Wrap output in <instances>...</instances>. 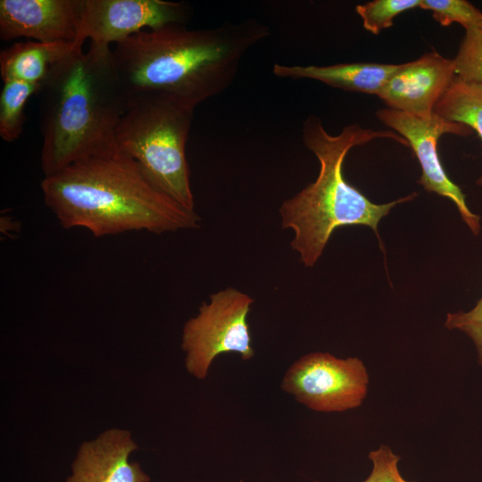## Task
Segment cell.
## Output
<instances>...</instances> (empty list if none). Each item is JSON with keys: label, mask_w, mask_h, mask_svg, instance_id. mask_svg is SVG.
<instances>
[{"label": "cell", "mask_w": 482, "mask_h": 482, "mask_svg": "<svg viewBox=\"0 0 482 482\" xmlns=\"http://www.w3.org/2000/svg\"><path fill=\"white\" fill-rule=\"evenodd\" d=\"M270 34L253 18L202 29L170 23L144 29L112 52L128 97L162 95L195 110L232 84L243 58Z\"/></svg>", "instance_id": "1"}, {"label": "cell", "mask_w": 482, "mask_h": 482, "mask_svg": "<svg viewBox=\"0 0 482 482\" xmlns=\"http://www.w3.org/2000/svg\"><path fill=\"white\" fill-rule=\"evenodd\" d=\"M46 205L64 229L96 237L131 231L154 234L196 229L200 217L155 188L120 153L90 156L44 177Z\"/></svg>", "instance_id": "2"}, {"label": "cell", "mask_w": 482, "mask_h": 482, "mask_svg": "<svg viewBox=\"0 0 482 482\" xmlns=\"http://www.w3.org/2000/svg\"><path fill=\"white\" fill-rule=\"evenodd\" d=\"M37 95L45 177L79 160L118 151L115 130L128 96L112 46L74 47L51 67Z\"/></svg>", "instance_id": "3"}, {"label": "cell", "mask_w": 482, "mask_h": 482, "mask_svg": "<svg viewBox=\"0 0 482 482\" xmlns=\"http://www.w3.org/2000/svg\"><path fill=\"white\" fill-rule=\"evenodd\" d=\"M376 138H389L409 146L394 131L372 130L358 124L345 125L340 133L331 135L319 117L311 115L303 121L302 139L320 162L316 179L279 208L281 226L294 231L291 247L305 267H312L321 256L332 233L345 226L364 225L378 235V226L398 204L413 200L417 193L386 204L370 201L345 179L343 165L349 151Z\"/></svg>", "instance_id": "4"}, {"label": "cell", "mask_w": 482, "mask_h": 482, "mask_svg": "<svg viewBox=\"0 0 482 482\" xmlns=\"http://www.w3.org/2000/svg\"><path fill=\"white\" fill-rule=\"evenodd\" d=\"M193 116L194 109L162 95L129 96L115 130V144L155 188L194 211L186 158Z\"/></svg>", "instance_id": "5"}, {"label": "cell", "mask_w": 482, "mask_h": 482, "mask_svg": "<svg viewBox=\"0 0 482 482\" xmlns=\"http://www.w3.org/2000/svg\"><path fill=\"white\" fill-rule=\"evenodd\" d=\"M253 303L249 295L228 287L212 294L198 314L185 323L181 348L191 375L204 379L213 360L221 353H237L244 361L253 357L247 321Z\"/></svg>", "instance_id": "6"}, {"label": "cell", "mask_w": 482, "mask_h": 482, "mask_svg": "<svg viewBox=\"0 0 482 482\" xmlns=\"http://www.w3.org/2000/svg\"><path fill=\"white\" fill-rule=\"evenodd\" d=\"M368 383V373L360 359L312 353L288 368L281 388L312 410L330 412L359 407Z\"/></svg>", "instance_id": "7"}, {"label": "cell", "mask_w": 482, "mask_h": 482, "mask_svg": "<svg viewBox=\"0 0 482 482\" xmlns=\"http://www.w3.org/2000/svg\"><path fill=\"white\" fill-rule=\"evenodd\" d=\"M378 119L403 137L412 149L421 168L418 183L428 192L450 199L457 207L462 220L474 235L481 229L480 216L468 207L461 187L445 172L437 152V142L444 134L466 137L471 129L466 125L447 120L435 112L421 118L391 108L377 111Z\"/></svg>", "instance_id": "8"}, {"label": "cell", "mask_w": 482, "mask_h": 482, "mask_svg": "<svg viewBox=\"0 0 482 482\" xmlns=\"http://www.w3.org/2000/svg\"><path fill=\"white\" fill-rule=\"evenodd\" d=\"M190 7L164 0H84L75 47L90 43L118 44L147 29L170 23L186 24Z\"/></svg>", "instance_id": "9"}, {"label": "cell", "mask_w": 482, "mask_h": 482, "mask_svg": "<svg viewBox=\"0 0 482 482\" xmlns=\"http://www.w3.org/2000/svg\"><path fill=\"white\" fill-rule=\"evenodd\" d=\"M455 78L453 59L431 51L400 64L378 96L388 108L428 118Z\"/></svg>", "instance_id": "10"}, {"label": "cell", "mask_w": 482, "mask_h": 482, "mask_svg": "<svg viewBox=\"0 0 482 482\" xmlns=\"http://www.w3.org/2000/svg\"><path fill=\"white\" fill-rule=\"evenodd\" d=\"M84 0H1L0 38L75 43Z\"/></svg>", "instance_id": "11"}, {"label": "cell", "mask_w": 482, "mask_h": 482, "mask_svg": "<svg viewBox=\"0 0 482 482\" xmlns=\"http://www.w3.org/2000/svg\"><path fill=\"white\" fill-rule=\"evenodd\" d=\"M137 445L128 430L112 428L82 443L66 482H150L137 461H129Z\"/></svg>", "instance_id": "12"}, {"label": "cell", "mask_w": 482, "mask_h": 482, "mask_svg": "<svg viewBox=\"0 0 482 482\" xmlns=\"http://www.w3.org/2000/svg\"><path fill=\"white\" fill-rule=\"evenodd\" d=\"M399 65L376 62H347L327 66L275 63L272 71L278 78L314 79L342 90L378 96Z\"/></svg>", "instance_id": "13"}, {"label": "cell", "mask_w": 482, "mask_h": 482, "mask_svg": "<svg viewBox=\"0 0 482 482\" xmlns=\"http://www.w3.org/2000/svg\"><path fill=\"white\" fill-rule=\"evenodd\" d=\"M74 47L69 42H16L0 52L1 78L40 86L51 67Z\"/></svg>", "instance_id": "14"}, {"label": "cell", "mask_w": 482, "mask_h": 482, "mask_svg": "<svg viewBox=\"0 0 482 482\" xmlns=\"http://www.w3.org/2000/svg\"><path fill=\"white\" fill-rule=\"evenodd\" d=\"M434 112L475 130L482 141V84L457 77L436 104ZM476 183L482 186V173Z\"/></svg>", "instance_id": "15"}, {"label": "cell", "mask_w": 482, "mask_h": 482, "mask_svg": "<svg viewBox=\"0 0 482 482\" xmlns=\"http://www.w3.org/2000/svg\"><path fill=\"white\" fill-rule=\"evenodd\" d=\"M39 85L19 80L4 81L0 93V136L6 142L19 138L25 121L24 109Z\"/></svg>", "instance_id": "16"}, {"label": "cell", "mask_w": 482, "mask_h": 482, "mask_svg": "<svg viewBox=\"0 0 482 482\" xmlns=\"http://www.w3.org/2000/svg\"><path fill=\"white\" fill-rule=\"evenodd\" d=\"M421 0H374L358 4L355 12L361 17L363 28L378 35L393 25L398 14L420 7Z\"/></svg>", "instance_id": "17"}, {"label": "cell", "mask_w": 482, "mask_h": 482, "mask_svg": "<svg viewBox=\"0 0 482 482\" xmlns=\"http://www.w3.org/2000/svg\"><path fill=\"white\" fill-rule=\"evenodd\" d=\"M420 7L430 11L434 20L445 27L453 22L465 30L482 26V12L466 0H421Z\"/></svg>", "instance_id": "18"}, {"label": "cell", "mask_w": 482, "mask_h": 482, "mask_svg": "<svg viewBox=\"0 0 482 482\" xmlns=\"http://www.w3.org/2000/svg\"><path fill=\"white\" fill-rule=\"evenodd\" d=\"M465 31L453 59L456 77L466 82L482 84V26Z\"/></svg>", "instance_id": "19"}, {"label": "cell", "mask_w": 482, "mask_h": 482, "mask_svg": "<svg viewBox=\"0 0 482 482\" xmlns=\"http://www.w3.org/2000/svg\"><path fill=\"white\" fill-rule=\"evenodd\" d=\"M445 326L466 333L474 342L479 365L482 366V296L476 306L469 312L448 313Z\"/></svg>", "instance_id": "20"}, {"label": "cell", "mask_w": 482, "mask_h": 482, "mask_svg": "<svg viewBox=\"0 0 482 482\" xmlns=\"http://www.w3.org/2000/svg\"><path fill=\"white\" fill-rule=\"evenodd\" d=\"M369 458L373 463V468L363 482H410L404 479L399 471L400 457L388 446L381 445L378 450L371 451Z\"/></svg>", "instance_id": "21"}, {"label": "cell", "mask_w": 482, "mask_h": 482, "mask_svg": "<svg viewBox=\"0 0 482 482\" xmlns=\"http://www.w3.org/2000/svg\"><path fill=\"white\" fill-rule=\"evenodd\" d=\"M1 231L4 235H9L11 232H15L17 230L16 223L13 222L10 217H4L1 220Z\"/></svg>", "instance_id": "22"}, {"label": "cell", "mask_w": 482, "mask_h": 482, "mask_svg": "<svg viewBox=\"0 0 482 482\" xmlns=\"http://www.w3.org/2000/svg\"><path fill=\"white\" fill-rule=\"evenodd\" d=\"M239 482H244L243 480H240Z\"/></svg>", "instance_id": "23"}]
</instances>
